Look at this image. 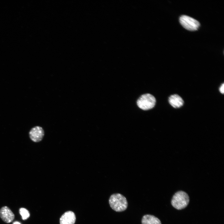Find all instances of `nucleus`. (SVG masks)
<instances>
[{
  "mask_svg": "<svg viewBox=\"0 0 224 224\" xmlns=\"http://www.w3.org/2000/svg\"><path fill=\"white\" fill-rule=\"evenodd\" d=\"M109 203L111 208L117 212L125 210L128 206L126 198L119 193L113 194L110 196L109 199Z\"/></svg>",
  "mask_w": 224,
  "mask_h": 224,
  "instance_id": "1",
  "label": "nucleus"
},
{
  "mask_svg": "<svg viewBox=\"0 0 224 224\" xmlns=\"http://www.w3.org/2000/svg\"><path fill=\"white\" fill-rule=\"evenodd\" d=\"M189 198L185 192L180 191L173 195L171 200L172 205L177 210H181L185 208L189 204Z\"/></svg>",
  "mask_w": 224,
  "mask_h": 224,
  "instance_id": "2",
  "label": "nucleus"
},
{
  "mask_svg": "<svg viewBox=\"0 0 224 224\" xmlns=\"http://www.w3.org/2000/svg\"><path fill=\"white\" fill-rule=\"evenodd\" d=\"M156 102V99L153 96L149 94H146L142 95L138 98L137 104L141 109L147 110L152 108Z\"/></svg>",
  "mask_w": 224,
  "mask_h": 224,
  "instance_id": "3",
  "label": "nucleus"
},
{
  "mask_svg": "<svg viewBox=\"0 0 224 224\" xmlns=\"http://www.w3.org/2000/svg\"><path fill=\"white\" fill-rule=\"evenodd\" d=\"M179 21L181 25L186 29L194 31L198 30L200 26L199 22L194 18L185 15L181 16Z\"/></svg>",
  "mask_w": 224,
  "mask_h": 224,
  "instance_id": "4",
  "label": "nucleus"
},
{
  "mask_svg": "<svg viewBox=\"0 0 224 224\" xmlns=\"http://www.w3.org/2000/svg\"><path fill=\"white\" fill-rule=\"evenodd\" d=\"M29 135L32 141L38 142L42 139L44 135V131L42 127L36 126L31 128L29 132Z\"/></svg>",
  "mask_w": 224,
  "mask_h": 224,
  "instance_id": "5",
  "label": "nucleus"
},
{
  "mask_svg": "<svg viewBox=\"0 0 224 224\" xmlns=\"http://www.w3.org/2000/svg\"><path fill=\"white\" fill-rule=\"evenodd\" d=\"M0 217L5 223H10L14 219L15 215L9 208L5 206L0 209Z\"/></svg>",
  "mask_w": 224,
  "mask_h": 224,
  "instance_id": "6",
  "label": "nucleus"
},
{
  "mask_svg": "<svg viewBox=\"0 0 224 224\" xmlns=\"http://www.w3.org/2000/svg\"><path fill=\"white\" fill-rule=\"evenodd\" d=\"M76 217L74 213L71 211L66 212L61 217L60 219V224H74Z\"/></svg>",
  "mask_w": 224,
  "mask_h": 224,
  "instance_id": "7",
  "label": "nucleus"
},
{
  "mask_svg": "<svg viewBox=\"0 0 224 224\" xmlns=\"http://www.w3.org/2000/svg\"><path fill=\"white\" fill-rule=\"evenodd\" d=\"M168 101L170 104L175 108L180 107L184 103L182 98L177 94L170 96L169 98Z\"/></svg>",
  "mask_w": 224,
  "mask_h": 224,
  "instance_id": "8",
  "label": "nucleus"
},
{
  "mask_svg": "<svg viewBox=\"0 0 224 224\" xmlns=\"http://www.w3.org/2000/svg\"><path fill=\"white\" fill-rule=\"evenodd\" d=\"M141 222L142 224H161L160 220L158 218L149 214L143 216Z\"/></svg>",
  "mask_w": 224,
  "mask_h": 224,
  "instance_id": "9",
  "label": "nucleus"
},
{
  "mask_svg": "<svg viewBox=\"0 0 224 224\" xmlns=\"http://www.w3.org/2000/svg\"><path fill=\"white\" fill-rule=\"evenodd\" d=\"M19 213L23 220L27 219L30 216L29 211L26 208H22L19 209Z\"/></svg>",
  "mask_w": 224,
  "mask_h": 224,
  "instance_id": "10",
  "label": "nucleus"
},
{
  "mask_svg": "<svg viewBox=\"0 0 224 224\" xmlns=\"http://www.w3.org/2000/svg\"><path fill=\"white\" fill-rule=\"evenodd\" d=\"M219 91L222 94H223L224 93V83H222L221 86H220L219 88Z\"/></svg>",
  "mask_w": 224,
  "mask_h": 224,
  "instance_id": "11",
  "label": "nucleus"
},
{
  "mask_svg": "<svg viewBox=\"0 0 224 224\" xmlns=\"http://www.w3.org/2000/svg\"><path fill=\"white\" fill-rule=\"evenodd\" d=\"M13 224H21L20 222H18L16 221L13 222Z\"/></svg>",
  "mask_w": 224,
  "mask_h": 224,
  "instance_id": "12",
  "label": "nucleus"
}]
</instances>
